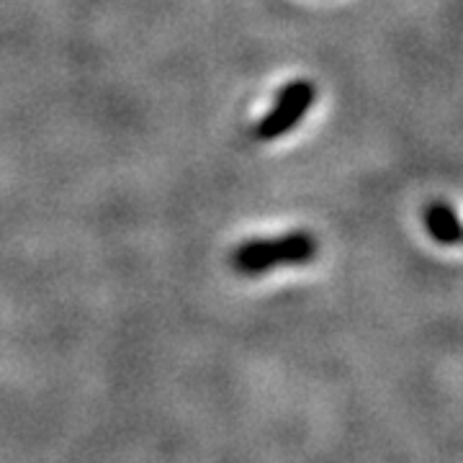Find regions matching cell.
I'll use <instances>...</instances> for the list:
<instances>
[{
    "mask_svg": "<svg viewBox=\"0 0 463 463\" xmlns=\"http://www.w3.org/2000/svg\"><path fill=\"white\" fill-rule=\"evenodd\" d=\"M317 240L307 232L283 234L279 240H258L248 242L234 252L232 263L240 273H263L279 265L309 263L317 255Z\"/></svg>",
    "mask_w": 463,
    "mask_h": 463,
    "instance_id": "6da1fadb",
    "label": "cell"
},
{
    "mask_svg": "<svg viewBox=\"0 0 463 463\" xmlns=\"http://www.w3.org/2000/svg\"><path fill=\"white\" fill-rule=\"evenodd\" d=\"M317 88L307 80H297V83L286 85L281 96L276 100L273 111L265 116L258 127V139H276L288 129H294L298 118L307 114V109L315 103Z\"/></svg>",
    "mask_w": 463,
    "mask_h": 463,
    "instance_id": "7a4b0ae2",
    "label": "cell"
},
{
    "mask_svg": "<svg viewBox=\"0 0 463 463\" xmlns=\"http://www.w3.org/2000/svg\"><path fill=\"white\" fill-rule=\"evenodd\" d=\"M425 230L430 232V237L440 245H458L463 242V224L458 214L448 206V203H430L422 214Z\"/></svg>",
    "mask_w": 463,
    "mask_h": 463,
    "instance_id": "3957f363",
    "label": "cell"
}]
</instances>
